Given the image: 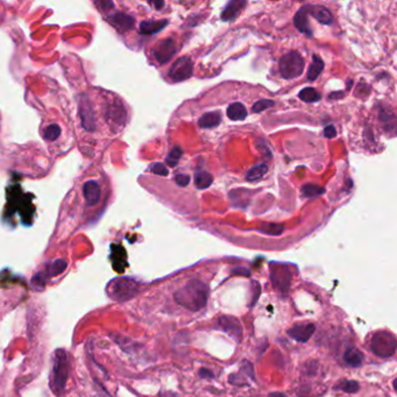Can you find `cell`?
Masks as SVG:
<instances>
[{"label":"cell","mask_w":397,"mask_h":397,"mask_svg":"<svg viewBox=\"0 0 397 397\" xmlns=\"http://www.w3.org/2000/svg\"><path fill=\"white\" fill-rule=\"evenodd\" d=\"M209 288L199 280L189 281L185 286L175 292L174 298L187 310L196 312L205 308L208 303Z\"/></svg>","instance_id":"1"},{"label":"cell","mask_w":397,"mask_h":397,"mask_svg":"<svg viewBox=\"0 0 397 397\" xmlns=\"http://www.w3.org/2000/svg\"><path fill=\"white\" fill-rule=\"evenodd\" d=\"M69 371H70V361H69L68 353L62 348L56 349L52 373V388L56 395L62 396L64 394Z\"/></svg>","instance_id":"2"},{"label":"cell","mask_w":397,"mask_h":397,"mask_svg":"<svg viewBox=\"0 0 397 397\" xmlns=\"http://www.w3.org/2000/svg\"><path fill=\"white\" fill-rule=\"evenodd\" d=\"M139 291L137 283L130 279H117L112 281L107 288V292L111 298L119 302H125L133 298Z\"/></svg>","instance_id":"3"},{"label":"cell","mask_w":397,"mask_h":397,"mask_svg":"<svg viewBox=\"0 0 397 397\" xmlns=\"http://www.w3.org/2000/svg\"><path fill=\"white\" fill-rule=\"evenodd\" d=\"M371 348L380 358H389L396 349L395 337L388 331H380L371 338Z\"/></svg>","instance_id":"4"},{"label":"cell","mask_w":397,"mask_h":397,"mask_svg":"<svg viewBox=\"0 0 397 397\" xmlns=\"http://www.w3.org/2000/svg\"><path fill=\"white\" fill-rule=\"evenodd\" d=\"M304 70V61L297 52H290L280 59V73L286 79L298 77Z\"/></svg>","instance_id":"5"},{"label":"cell","mask_w":397,"mask_h":397,"mask_svg":"<svg viewBox=\"0 0 397 397\" xmlns=\"http://www.w3.org/2000/svg\"><path fill=\"white\" fill-rule=\"evenodd\" d=\"M193 65L192 61L186 56L178 58L170 68L169 76L175 82H183L192 76Z\"/></svg>","instance_id":"6"},{"label":"cell","mask_w":397,"mask_h":397,"mask_svg":"<svg viewBox=\"0 0 397 397\" xmlns=\"http://www.w3.org/2000/svg\"><path fill=\"white\" fill-rule=\"evenodd\" d=\"M271 280H273L274 286L282 291L283 293L288 292V289L290 287V281H291V274L284 265H273L271 267Z\"/></svg>","instance_id":"7"},{"label":"cell","mask_w":397,"mask_h":397,"mask_svg":"<svg viewBox=\"0 0 397 397\" xmlns=\"http://www.w3.org/2000/svg\"><path fill=\"white\" fill-rule=\"evenodd\" d=\"M218 325L225 333L231 336L237 342H240L242 338V326L240 321L232 316H221L218 319Z\"/></svg>","instance_id":"8"},{"label":"cell","mask_w":397,"mask_h":397,"mask_svg":"<svg viewBox=\"0 0 397 397\" xmlns=\"http://www.w3.org/2000/svg\"><path fill=\"white\" fill-rule=\"evenodd\" d=\"M176 43L171 37L161 41L154 49V56L159 63H167L173 56L176 54Z\"/></svg>","instance_id":"9"},{"label":"cell","mask_w":397,"mask_h":397,"mask_svg":"<svg viewBox=\"0 0 397 397\" xmlns=\"http://www.w3.org/2000/svg\"><path fill=\"white\" fill-rule=\"evenodd\" d=\"M83 195L86 204L89 206H96L101 202L102 190L99 184L95 181H87L83 186Z\"/></svg>","instance_id":"10"},{"label":"cell","mask_w":397,"mask_h":397,"mask_svg":"<svg viewBox=\"0 0 397 397\" xmlns=\"http://www.w3.org/2000/svg\"><path fill=\"white\" fill-rule=\"evenodd\" d=\"M315 330L316 326L311 323L299 324L291 327V329L288 331V334H289L292 339L297 340V342L306 343L312 336H314Z\"/></svg>","instance_id":"11"},{"label":"cell","mask_w":397,"mask_h":397,"mask_svg":"<svg viewBox=\"0 0 397 397\" xmlns=\"http://www.w3.org/2000/svg\"><path fill=\"white\" fill-rule=\"evenodd\" d=\"M79 115H80V119H82L83 126L85 127L86 130L91 131V132L93 130H96V125H95L96 121H95V117H93L92 107L87 99L79 103Z\"/></svg>","instance_id":"12"},{"label":"cell","mask_w":397,"mask_h":397,"mask_svg":"<svg viewBox=\"0 0 397 397\" xmlns=\"http://www.w3.org/2000/svg\"><path fill=\"white\" fill-rule=\"evenodd\" d=\"M308 13H310L312 17H315L323 25H331L333 21L332 14L326 7L320 5H308Z\"/></svg>","instance_id":"13"},{"label":"cell","mask_w":397,"mask_h":397,"mask_svg":"<svg viewBox=\"0 0 397 397\" xmlns=\"http://www.w3.org/2000/svg\"><path fill=\"white\" fill-rule=\"evenodd\" d=\"M111 24L120 32H126L134 26V19L125 13H115L111 17Z\"/></svg>","instance_id":"14"},{"label":"cell","mask_w":397,"mask_h":397,"mask_svg":"<svg viewBox=\"0 0 397 397\" xmlns=\"http://www.w3.org/2000/svg\"><path fill=\"white\" fill-rule=\"evenodd\" d=\"M293 24H295V26L298 28L299 32L311 35L310 25H309L308 20V6H304V7H302L298 12H297L295 19H293Z\"/></svg>","instance_id":"15"},{"label":"cell","mask_w":397,"mask_h":397,"mask_svg":"<svg viewBox=\"0 0 397 397\" xmlns=\"http://www.w3.org/2000/svg\"><path fill=\"white\" fill-rule=\"evenodd\" d=\"M168 25V20H146L140 24V33L145 34V35H149V34H154L160 32Z\"/></svg>","instance_id":"16"},{"label":"cell","mask_w":397,"mask_h":397,"mask_svg":"<svg viewBox=\"0 0 397 397\" xmlns=\"http://www.w3.org/2000/svg\"><path fill=\"white\" fill-rule=\"evenodd\" d=\"M245 5H246L245 1H238V0H233V1L228 2L227 6L224 9V12L221 13V19H223L224 21L234 20Z\"/></svg>","instance_id":"17"},{"label":"cell","mask_w":397,"mask_h":397,"mask_svg":"<svg viewBox=\"0 0 397 397\" xmlns=\"http://www.w3.org/2000/svg\"><path fill=\"white\" fill-rule=\"evenodd\" d=\"M227 117L234 121L245 120L247 117V108L241 103H233L228 106Z\"/></svg>","instance_id":"18"},{"label":"cell","mask_w":397,"mask_h":397,"mask_svg":"<svg viewBox=\"0 0 397 397\" xmlns=\"http://www.w3.org/2000/svg\"><path fill=\"white\" fill-rule=\"evenodd\" d=\"M344 360L351 367L358 368L364 362V354L356 348H348L344 354Z\"/></svg>","instance_id":"19"},{"label":"cell","mask_w":397,"mask_h":397,"mask_svg":"<svg viewBox=\"0 0 397 397\" xmlns=\"http://www.w3.org/2000/svg\"><path fill=\"white\" fill-rule=\"evenodd\" d=\"M221 115L219 112H208L199 119V126L202 128H214L220 124Z\"/></svg>","instance_id":"20"},{"label":"cell","mask_w":397,"mask_h":397,"mask_svg":"<svg viewBox=\"0 0 397 397\" xmlns=\"http://www.w3.org/2000/svg\"><path fill=\"white\" fill-rule=\"evenodd\" d=\"M324 69V62L318 57V56H314L312 58V63L308 70V78L310 80H315L316 78L319 76L321 71Z\"/></svg>","instance_id":"21"},{"label":"cell","mask_w":397,"mask_h":397,"mask_svg":"<svg viewBox=\"0 0 397 397\" xmlns=\"http://www.w3.org/2000/svg\"><path fill=\"white\" fill-rule=\"evenodd\" d=\"M267 171H268L267 164L255 165V167H253L252 169H249L248 173H247V180H248L249 182H255V181L261 180Z\"/></svg>","instance_id":"22"},{"label":"cell","mask_w":397,"mask_h":397,"mask_svg":"<svg viewBox=\"0 0 397 397\" xmlns=\"http://www.w3.org/2000/svg\"><path fill=\"white\" fill-rule=\"evenodd\" d=\"M298 97L304 103H316L320 99V95L314 87H305V89H303L298 93Z\"/></svg>","instance_id":"23"},{"label":"cell","mask_w":397,"mask_h":397,"mask_svg":"<svg viewBox=\"0 0 397 397\" xmlns=\"http://www.w3.org/2000/svg\"><path fill=\"white\" fill-rule=\"evenodd\" d=\"M213 182V177L206 171H199L195 175V184L198 189H206Z\"/></svg>","instance_id":"24"},{"label":"cell","mask_w":397,"mask_h":397,"mask_svg":"<svg viewBox=\"0 0 397 397\" xmlns=\"http://www.w3.org/2000/svg\"><path fill=\"white\" fill-rule=\"evenodd\" d=\"M65 268H67V261H64L63 259H58V260H55L53 264L49 265L47 274H48L49 276H56V275L63 273Z\"/></svg>","instance_id":"25"},{"label":"cell","mask_w":397,"mask_h":397,"mask_svg":"<svg viewBox=\"0 0 397 397\" xmlns=\"http://www.w3.org/2000/svg\"><path fill=\"white\" fill-rule=\"evenodd\" d=\"M59 134H61L59 127L57 125L53 124L46 128V131L43 132V137H45V140H47V141H54V140L59 136Z\"/></svg>","instance_id":"26"},{"label":"cell","mask_w":397,"mask_h":397,"mask_svg":"<svg viewBox=\"0 0 397 397\" xmlns=\"http://www.w3.org/2000/svg\"><path fill=\"white\" fill-rule=\"evenodd\" d=\"M324 192H325V190L323 189V187L312 185V184H306V185L303 186V189H302V193L305 197H317V196H320L321 193H324Z\"/></svg>","instance_id":"27"},{"label":"cell","mask_w":397,"mask_h":397,"mask_svg":"<svg viewBox=\"0 0 397 397\" xmlns=\"http://www.w3.org/2000/svg\"><path fill=\"white\" fill-rule=\"evenodd\" d=\"M181 156H182V149L180 147H175L174 149H171V152L169 153V155L167 156V163L170 165V167H175L180 161Z\"/></svg>","instance_id":"28"},{"label":"cell","mask_w":397,"mask_h":397,"mask_svg":"<svg viewBox=\"0 0 397 397\" xmlns=\"http://www.w3.org/2000/svg\"><path fill=\"white\" fill-rule=\"evenodd\" d=\"M260 230L262 232L265 233H268V234H281L283 232L284 227L283 225H279V224H264L262 226L260 227Z\"/></svg>","instance_id":"29"},{"label":"cell","mask_w":397,"mask_h":397,"mask_svg":"<svg viewBox=\"0 0 397 397\" xmlns=\"http://www.w3.org/2000/svg\"><path fill=\"white\" fill-rule=\"evenodd\" d=\"M275 103L273 101H267V99H262V101H259L258 103H255L254 105H253V112H255V113H260V112L267 110V108L271 107V106H274Z\"/></svg>","instance_id":"30"},{"label":"cell","mask_w":397,"mask_h":397,"mask_svg":"<svg viewBox=\"0 0 397 397\" xmlns=\"http://www.w3.org/2000/svg\"><path fill=\"white\" fill-rule=\"evenodd\" d=\"M340 388L342 390H344L345 393H348V394H354L359 390L360 388V386H359V383L356 382V381H345V382L342 383V386H340Z\"/></svg>","instance_id":"31"},{"label":"cell","mask_w":397,"mask_h":397,"mask_svg":"<svg viewBox=\"0 0 397 397\" xmlns=\"http://www.w3.org/2000/svg\"><path fill=\"white\" fill-rule=\"evenodd\" d=\"M151 170L156 175H160V176H168L169 171H168L167 167L162 163H154L151 165Z\"/></svg>","instance_id":"32"},{"label":"cell","mask_w":397,"mask_h":397,"mask_svg":"<svg viewBox=\"0 0 397 397\" xmlns=\"http://www.w3.org/2000/svg\"><path fill=\"white\" fill-rule=\"evenodd\" d=\"M241 371L245 373L247 376L251 377V379H254V370H253V366L251 362L245 361L241 366Z\"/></svg>","instance_id":"33"},{"label":"cell","mask_w":397,"mask_h":397,"mask_svg":"<svg viewBox=\"0 0 397 397\" xmlns=\"http://www.w3.org/2000/svg\"><path fill=\"white\" fill-rule=\"evenodd\" d=\"M175 182L180 186H186L190 183V177L186 176V175H177L175 177Z\"/></svg>","instance_id":"34"},{"label":"cell","mask_w":397,"mask_h":397,"mask_svg":"<svg viewBox=\"0 0 397 397\" xmlns=\"http://www.w3.org/2000/svg\"><path fill=\"white\" fill-rule=\"evenodd\" d=\"M324 135L326 137H329V139H332V137H336L337 136V130L336 127L332 126V125H330V126H326L324 130Z\"/></svg>","instance_id":"35"},{"label":"cell","mask_w":397,"mask_h":397,"mask_svg":"<svg viewBox=\"0 0 397 397\" xmlns=\"http://www.w3.org/2000/svg\"><path fill=\"white\" fill-rule=\"evenodd\" d=\"M199 375H201L202 377H204V379H212V377H213L212 371L209 370H205V368H202V370L199 371Z\"/></svg>","instance_id":"36"},{"label":"cell","mask_w":397,"mask_h":397,"mask_svg":"<svg viewBox=\"0 0 397 397\" xmlns=\"http://www.w3.org/2000/svg\"><path fill=\"white\" fill-rule=\"evenodd\" d=\"M269 397H287V396L282 393H273V394H270Z\"/></svg>","instance_id":"37"},{"label":"cell","mask_w":397,"mask_h":397,"mask_svg":"<svg viewBox=\"0 0 397 397\" xmlns=\"http://www.w3.org/2000/svg\"><path fill=\"white\" fill-rule=\"evenodd\" d=\"M161 397H176L174 393H163L161 394Z\"/></svg>","instance_id":"38"},{"label":"cell","mask_w":397,"mask_h":397,"mask_svg":"<svg viewBox=\"0 0 397 397\" xmlns=\"http://www.w3.org/2000/svg\"><path fill=\"white\" fill-rule=\"evenodd\" d=\"M154 5L156 7H161V6H163V2H154Z\"/></svg>","instance_id":"39"}]
</instances>
